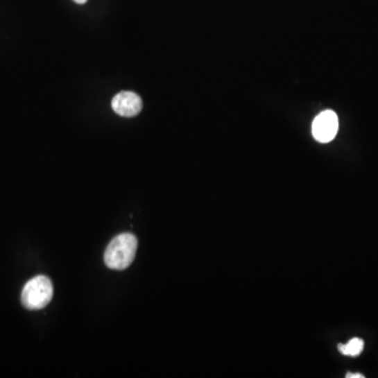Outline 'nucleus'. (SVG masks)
<instances>
[{
	"label": "nucleus",
	"instance_id": "nucleus-1",
	"mask_svg": "<svg viewBox=\"0 0 378 378\" xmlns=\"http://www.w3.org/2000/svg\"><path fill=\"white\" fill-rule=\"evenodd\" d=\"M138 248V240L132 234H121L108 244L104 253L106 266L112 270H124L132 265Z\"/></svg>",
	"mask_w": 378,
	"mask_h": 378
},
{
	"label": "nucleus",
	"instance_id": "nucleus-2",
	"mask_svg": "<svg viewBox=\"0 0 378 378\" xmlns=\"http://www.w3.org/2000/svg\"><path fill=\"white\" fill-rule=\"evenodd\" d=\"M54 288L52 282L44 275L30 280L22 293V305L28 310H40L46 307L52 300Z\"/></svg>",
	"mask_w": 378,
	"mask_h": 378
},
{
	"label": "nucleus",
	"instance_id": "nucleus-3",
	"mask_svg": "<svg viewBox=\"0 0 378 378\" xmlns=\"http://www.w3.org/2000/svg\"><path fill=\"white\" fill-rule=\"evenodd\" d=\"M337 132H338V117L333 110H324L313 120L312 135L318 142H331L336 137Z\"/></svg>",
	"mask_w": 378,
	"mask_h": 378
},
{
	"label": "nucleus",
	"instance_id": "nucleus-4",
	"mask_svg": "<svg viewBox=\"0 0 378 378\" xmlns=\"http://www.w3.org/2000/svg\"><path fill=\"white\" fill-rule=\"evenodd\" d=\"M112 108L122 117H135L142 110V100L136 93L121 92L112 99Z\"/></svg>",
	"mask_w": 378,
	"mask_h": 378
},
{
	"label": "nucleus",
	"instance_id": "nucleus-5",
	"mask_svg": "<svg viewBox=\"0 0 378 378\" xmlns=\"http://www.w3.org/2000/svg\"><path fill=\"white\" fill-rule=\"evenodd\" d=\"M363 346H365V343L363 339L354 337V338L350 339L348 344L338 345V350L343 355L355 357L361 355L363 350Z\"/></svg>",
	"mask_w": 378,
	"mask_h": 378
},
{
	"label": "nucleus",
	"instance_id": "nucleus-6",
	"mask_svg": "<svg viewBox=\"0 0 378 378\" xmlns=\"http://www.w3.org/2000/svg\"><path fill=\"white\" fill-rule=\"evenodd\" d=\"M347 378H365V375L361 373H348L346 375Z\"/></svg>",
	"mask_w": 378,
	"mask_h": 378
},
{
	"label": "nucleus",
	"instance_id": "nucleus-7",
	"mask_svg": "<svg viewBox=\"0 0 378 378\" xmlns=\"http://www.w3.org/2000/svg\"><path fill=\"white\" fill-rule=\"evenodd\" d=\"M74 3H78V5H85L87 3V0H73Z\"/></svg>",
	"mask_w": 378,
	"mask_h": 378
}]
</instances>
